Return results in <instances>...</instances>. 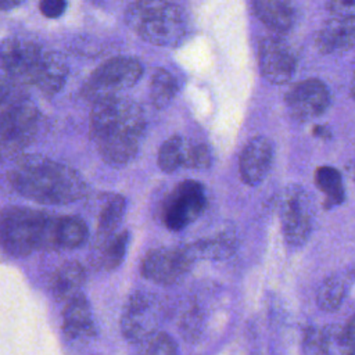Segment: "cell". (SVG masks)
<instances>
[{
  "label": "cell",
  "instance_id": "7",
  "mask_svg": "<svg viewBox=\"0 0 355 355\" xmlns=\"http://www.w3.org/2000/svg\"><path fill=\"white\" fill-rule=\"evenodd\" d=\"M162 306L157 294L137 290L128 298L121 315L122 336L130 343H141L155 334L161 323Z\"/></svg>",
  "mask_w": 355,
  "mask_h": 355
},
{
  "label": "cell",
  "instance_id": "21",
  "mask_svg": "<svg viewBox=\"0 0 355 355\" xmlns=\"http://www.w3.org/2000/svg\"><path fill=\"white\" fill-rule=\"evenodd\" d=\"M351 284V276L345 273H334L329 277H326L316 293V304L320 309L327 312L337 311L349 290Z\"/></svg>",
  "mask_w": 355,
  "mask_h": 355
},
{
  "label": "cell",
  "instance_id": "30",
  "mask_svg": "<svg viewBox=\"0 0 355 355\" xmlns=\"http://www.w3.org/2000/svg\"><path fill=\"white\" fill-rule=\"evenodd\" d=\"M211 165V151L202 143H191L189 150L187 168H208Z\"/></svg>",
  "mask_w": 355,
  "mask_h": 355
},
{
  "label": "cell",
  "instance_id": "35",
  "mask_svg": "<svg viewBox=\"0 0 355 355\" xmlns=\"http://www.w3.org/2000/svg\"><path fill=\"white\" fill-rule=\"evenodd\" d=\"M345 330L348 331V334L351 336V338L355 341V313H352L349 316V319L345 323Z\"/></svg>",
  "mask_w": 355,
  "mask_h": 355
},
{
  "label": "cell",
  "instance_id": "38",
  "mask_svg": "<svg viewBox=\"0 0 355 355\" xmlns=\"http://www.w3.org/2000/svg\"><path fill=\"white\" fill-rule=\"evenodd\" d=\"M354 178H355V171H354Z\"/></svg>",
  "mask_w": 355,
  "mask_h": 355
},
{
  "label": "cell",
  "instance_id": "4",
  "mask_svg": "<svg viewBox=\"0 0 355 355\" xmlns=\"http://www.w3.org/2000/svg\"><path fill=\"white\" fill-rule=\"evenodd\" d=\"M51 216L47 212L7 207L0 211V245L10 255L26 257L47 250Z\"/></svg>",
  "mask_w": 355,
  "mask_h": 355
},
{
  "label": "cell",
  "instance_id": "31",
  "mask_svg": "<svg viewBox=\"0 0 355 355\" xmlns=\"http://www.w3.org/2000/svg\"><path fill=\"white\" fill-rule=\"evenodd\" d=\"M326 7L334 17L355 18V0H327Z\"/></svg>",
  "mask_w": 355,
  "mask_h": 355
},
{
  "label": "cell",
  "instance_id": "18",
  "mask_svg": "<svg viewBox=\"0 0 355 355\" xmlns=\"http://www.w3.org/2000/svg\"><path fill=\"white\" fill-rule=\"evenodd\" d=\"M322 53L345 51L355 47V18L334 17L324 22L315 39Z\"/></svg>",
  "mask_w": 355,
  "mask_h": 355
},
{
  "label": "cell",
  "instance_id": "2",
  "mask_svg": "<svg viewBox=\"0 0 355 355\" xmlns=\"http://www.w3.org/2000/svg\"><path fill=\"white\" fill-rule=\"evenodd\" d=\"M12 187L24 197L42 204H68L86 190L83 178L71 166L43 155H22L8 172Z\"/></svg>",
  "mask_w": 355,
  "mask_h": 355
},
{
  "label": "cell",
  "instance_id": "32",
  "mask_svg": "<svg viewBox=\"0 0 355 355\" xmlns=\"http://www.w3.org/2000/svg\"><path fill=\"white\" fill-rule=\"evenodd\" d=\"M67 7V0H39V10L47 18H58Z\"/></svg>",
  "mask_w": 355,
  "mask_h": 355
},
{
  "label": "cell",
  "instance_id": "26",
  "mask_svg": "<svg viewBox=\"0 0 355 355\" xmlns=\"http://www.w3.org/2000/svg\"><path fill=\"white\" fill-rule=\"evenodd\" d=\"M316 187L324 193V208H333L344 201L341 173L333 166H320L315 172Z\"/></svg>",
  "mask_w": 355,
  "mask_h": 355
},
{
  "label": "cell",
  "instance_id": "24",
  "mask_svg": "<svg viewBox=\"0 0 355 355\" xmlns=\"http://www.w3.org/2000/svg\"><path fill=\"white\" fill-rule=\"evenodd\" d=\"M67 75H68V67L62 60V57L57 53L47 51L43 71L36 86L44 94H49V96L55 94L64 86Z\"/></svg>",
  "mask_w": 355,
  "mask_h": 355
},
{
  "label": "cell",
  "instance_id": "29",
  "mask_svg": "<svg viewBox=\"0 0 355 355\" xmlns=\"http://www.w3.org/2000/svg\"><path fill=\"white\" fill-rule=\"evenodd\" d=\"M135 355H178V345L168 333L157 331L139 343Z\"/></svg>",
  "mask_w": 355,
  "mask_h": 355
},
{
  "label": "cell",
  "instance_id": "23",
  "mask_svg": "<svg viewBox=\"0 0 355 355\" xmlns=\"http://www.w3.org/2000/svg\"><path fill=\"white\" fill-rule=\"evenodd\" d=\"M187 252L196 259H223L230 257L236 250V241L230 236H216L198 240L186 247Z\"/></svg>",
  "mask_w": 355,
  "mask_h": 355
},
{
  "label": "cell",
  "instance_id": "11",
  "mask_svg": "<svg viewBox=\"0 0 355 355\" xmlns=\"http://www.w3.org/2000/svg\"><path fill=\"white\" fill-rule=\"evenodd\" d=\"M193 262L186 247H158L144 255L140 272L155 284L172 286L189 272Z\"/></svg>",
  "mask_w": 355,
  "mask_h": 355
},
{
  "label": "cell",
  "instance_id": "33",
  "mask_svg": "<svg viewBox=\"0 0 355 355\" xmlns=\"http://www.w3.org/2000/svg\"><path fill=\"white\" fill-rule=\"evenodd\" d=\"M12 82L14 80L11 79V76L3 68H0V103L10 97Z\"/></svg>",
  "mask_w": 355,
  "mask_h": 355
},
{
  "label": "cell",
  "instance_id": "22",
  "mask_svg": "<svg viewBox=\"0 0 355 355\" xmlns=\"http://www.w3.org/2000/svg\"><path fill=\"white\" fill-rule=\"evenodd\" d=\"M126 211V200L119 194L111 196L103 205L97 219V243L101 245L116 233Z\"/></svg>",
  "mask_w": 355,
  "mask_h": 355
},
{
  "label": "cell",
  "instance_id": "15",
  "mask_svg": "<svg viewBox=\"0 0 355 355\" xmlns=\"http://www.w3.org/2000/svg\"><path fill=\"white\" fill-rule=\"evenodd\" d=\"M308 355H355V341L345 326L330 323L319 329H309L304 338Z\"/></svg>",
  "mask_w": 355,
  "mask_h": 355
},
{
  "label": "cell",
  "instance_id": "12",
  "mask_svg": "<svg viewBox=\"0 0 355 355\" xmlns=\"http://www.w3.org/2000/svg\"><path fill=\"white\" fill-rule=\"evenodd\" d=\"M61 316L64 341L72 348H82L96 337L97 330L92 305L83 291L64 302Z\"/></svg>",
  "mask_w": 355,
  "mask_h": 355
},
{
  "label": "cell",
  "instance_id": "28",
  "mask_svg": "<svg viewBox=\"0 0 355 355\" xmlns=\"http://www.w3.org/2000/svg\"><path fill=\"white\" fill-rule=\"evenodd\" d=\"M129 237H130L129 232L122 230L119 233H115L101 245H98L101 250L100 263L105 270H115L116 268L121 266V263L126 257Z\"/></svg>",
  "mask_w": 355,
  "mask_h": 355
},
{
  "label": "cell",
  "instance_id": "34",
  "mask_svg": "<svg viewBox=\"0 0 355 355\" xmlns=\"http://www.w3.org/2000/svg\"><path fill=\"white\" fill-rule=\"evenodd\" d=\"M25 0H0V11H6V10H11L18 7L19 4H22Z\"/></svg>",
  "mask_w": 355,
  "mask_h": 355
},
{
  "label": "cell",
  "instance_id": "37",
  "mask_svg": "<svg viewBox=\"0 0 355 355\" xmlns=\"http://www.w3.org/2000/svg\"><path fill=\"white\" fill-rule=\"evenodd\" d=\"M351 94H352V97L355 100V76H354V80H352V85H351Z\"/></svg>",
  "mask_w": 355,
  "mask_h": 355
},
{
  "label": "cell",
  "instance_id": "9",
  "mask_svg": "<svg viewBox=\"0 0 355 355\" xmlns=\"http://www.w3.org/2000/svg\"><path fill=\"white\" fill-rule=\"evenodd\" d=\"M282 232L287 245L301 247L311 237L313 227L312 204L302 187L290 186L280 201Z\"/></svg>",
  "mask_w": 355,
  "mask_h": 355
},
{
  "label": "cell",
  "instance_id": "10",
  "mask_svg": "<svg viewBox=\"0 0 355 355\" xmlns=\"http://www.w3.org/2000/svg\"><path fill=\"white\" fill-rule=\"evenodd\" d=\"M205 205L207 197L202 184L191 179L183 180L172 190L164 204V225L172 232H180L202 214Z\"/></svg>",
  "mask_w": 355,
  "mask_h": 355
},
{
  "label": "cell",
  "instance_id": "1",
  "mask_svg": "<svg viewBox=\"0 0 355 355\" xmlns=\"http://www.w3.org/2000/svg\"><path fill=\"white\" fill-rule=\"evenodd\" d=\"M144 129V112L130 98L115 96L101 100L90 114L92 139L101 158L112 166L126 165L136 157Z\"/></svg>",
  "mask_w": 355,
  "mask_h": 355
},
{
  "label": "cell",
  "instance_id": "25",
  "mask_svg": "<svg viewBox=\"0 0 355 355\" xmlns=\"http://www.w3.org/2000/svg\"><path fill=\"white\" fill-rule=\"evenodd\" d=\"M190 141L180 136L166 139L158 153V165L164 172H173L180 166L187 168Z\"/></svg>",
  "mask_w": 355,
  "mask_h": 355
},
{
  "label": "cell",
  "instance_id": "16",
  "mask_svg": "<svg viewBox=\"0 0 355 355\" xmlns=\"http://www.w3.org/2000/svg\"><path fill=\"white\" fill-rule=\"evenodd\" d=\"M273 162V146L268 137L257 136L251 139L240 155V176L248 186L259 184Z\"/></svg>",
  "mask_w": 355,
  "mask_h": 355
},
{
  "label": "cell",
  "instance_id": "14",
  "mask_svg": "<svg viewBox=\"0 0 355 355\" xmlns=\"http://www.w3.org/2000/svg\"><path fill=\"white\" fill-rule=\"evenodd\" d=\"M258 62L262 76L276 85L288 82L297 68V58L291 47L279 37H266L261 42Z\"/></svg>",
  "mask_w": 355,
  "mask_h": 355
},
{
  "label": "cell",
  "instance_id": "36",
  "mask_svg": "<svg viewBox=\"0 0 355 355\" xmlns=\"http://www.w3.org/2000/svg\"><path fill=\"white\" fill-rule=\"evenodd\" d=\"M313 135L319 136V137H329L330 132H329V129L326 126H316L315 130H313Z\"/></svg>",
  "mask_w": 355,
  "mask_h": 355
},
{
  "label": "cell",
  "instance_id": "3",
  "mask_svg": "<svg viewBox=\"0 0 355 355\" xmlns=\"http://www.w3.org/2000/svg\"><path fill=\"white\" fill-rule=\"evenodd\" d=\"M126 24L155 46H175L184 35L183 14L168 0H135L126 10Z\"/></svg>",
  "mask_w": 355,
  "mask_h": 355
},
{
  "label": "cell",
  "instance_id": "5",
  "mask_svg": "<svg viewBox=\"0 0 355 355\" xmlns=\"http://www.w3.org/2000/svg\"><path fill=\"white\" fill-rule=\"evenodd\" d=\"M141 73L143 65L137 58L114 57L93 71L85 85L83 94L96 104L132 87Z\"/></svg>",
  "mask_w": 355,
  "mask_h": 355
},
{
  "label": "cell",
  "instance_id": "8",
  "mask_svg": "<svg viewBox=\"0 0 355 355\" xmlns=\"http://www.w3.org/2000/svg\"><path fill=\"white\" fill-rule=\"evenodd\" d=\"M47 51L31 40L11 37L0 44L1 68L19 83L36 85L43 71Z\"/></svg>",
  "mask_w": 355,
  "mask_h": 355
},
{
  "label": "cell",
  "instance_id": "19",
  "mask_svg": "<svg viewBox=\"0 0 355 355\" xmlns=\"http://www.w3.org/2000/svg\"><path fill=\"white\" fill-rule=\"evenodd\" d=\"M86 282V272L80 262L65 261L50 277V293L54 300L67 302L79 293Z\"/></svg>",
  "mask_w": 355,
  "mask_h": 355
},
{
  "label": "cell",
  "instance_id": "6",
  "mask_svg": "<svg viewBox=\"0 0 355 355\" xmlns=\"http://www.w3.org/2000/svg\"><path fill=\"white\" fill-rule=\"evenodd\" d=\"M39 126V111L21 98H12L0 115V159L15 155L35 137Z\"/></svg>",
  "mask_w": 355,
  "mask_h": 355
},
{
  "label": "cell",
  "instance_id": "13",
  "mask_svg": "<svg viewBox=\"0 0 355 355\" xmlns=\"http://www.w3.org/2000/svg\"><path fill=\"white\" fill-rule=\"evenodd\" d=\"M330 100L327 86L319 79H305L286 94L287 110L298 121H309L322 115L329 108Z\"/></svg>",
  "mask_w": 355,
  "mask_h": 355
},
{
  "label": "cell",
  "instance_id": "27",
  "mask_svg": "<svg viewBox=\"0 0 355 355\" xmlns=\"http://www.w3.org/2000/svg\"><path fill=\"white\" fill-rule=\"evenodd\" d=\"M178 80L175 76L162 68L155 69L150 83V97L157 108L166 107L178 93Z\"/></svg>",
  "mask_w": 355,
  "mask_h": 355
},
{
  "label": "cell",
  "instance_id": "20",
  "mask_svg": "<svg viewBox=\"0 0 355 355\" xmlns=\"http://www.w3.org/2000/svg\"><path fill=\"white\" fill-rule=\"evenodd\" d=\"M257 18L276 32H287L295 21V11L290 0H252Z\"/></svg>",
  "mask_w": 355,
  "mask_h": 355
},
{
  "label": "cell",
  "instance_id": "39",
  "mask_svg": "<svg viewBox=\"0 0 355 355\" xmlns=\"http://www.w3.org/2000/svg\"><path fill=\"white\" fill-rule=\"evenodd\" d=\"M94 355H101V354H94Z\"/></svg>",
  "mask_w": 355,
  "mask_h": 355
},
{
  "label": "cell",
  "instance_id": "17",
  "mask_svg": "<svg viewBox=\"0 0 355 355\" xmlns=\"http://www.w3.org/2000/svg\"><path fill=\"white\" fill-rule=\"evenodd\" d=\"M89 227L79 216L53 215L49 232V250H75L86 243Z\"/></svg>",
  "mask_w": 355,
  "mask_h": 355
}]
</instances>
